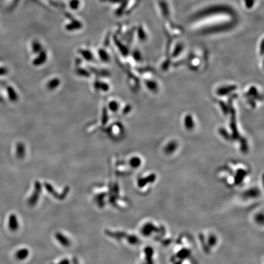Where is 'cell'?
<instances>
[{
  "mask_svg": "<svg viewBox=\"0 0 264 264\" xmlns=\"http://www.w3.org/2000/svg\"><path fill=\"white\" fill-rule=\"evenodd\" d=\"M47 55L45 51H42L39 53V55L33 60V64L34 66H40L47 61Z\"/></svg>",
  "mask_w": 264,
  "mask_h": 264,
  "instance_id": "6da1fadb",
  "label": "cell"
},
{
  "mask_svg": "<svg viewBox=\"0 0 264 264\" xmlns=\"http://www.w3.org/2000/svg\"><path fill=\"white\" fill-rule=\"evenodd\" d=\"M60 84H61L60 79L58 78H53L47 82L46 86L48 90L52 91L56 90L57 88L60 86Z\"/></svg>",
  "mask_w": 264,
  "mask_h": 264,
  "instance_id": "7a4b0ae2",
  "label": "cell"
},
{
  "mask_svg": "<svg viewBox=\"0 0 264 264\" xmlns=\"http://www.w3.org/2000/svg\"><path fill=\"white\" fill-rule=\"evenodd\" d=\"M8 225L9 229L12 231H16L19 228V222L16 215H11L9 218Z\"/></svg>",
  "mask_w": 264,
  "mask_h": 264,
  "instance_id": "3957f363",
  "label": "cell"
},
{
  "mask_svg": "<svg viewBox=\"0 0 264 264\" xmlns=\"http://www.w3.org/2000/svg\"><path fill=\"white\" fill-rule=\"evenodd\" d=\"M94 87H95V89L97 90L98 91H100L103 92H107L110 90L109 85L104 82L97 81L94 84Z\"/></svg>",
  "mask_w": 264,
  "mask_h": 264,
  "instance_id": "277c9868",
  "label": "cell"
},
{
  "mask_svg": "<svg viewBox=\"0 0 264 264\" xmlns=\"http://www.w3.org/2000/svg\"><path fill=\"white\" fill-rule=\"evenodd\" d=\"M17 156L19 158H22L25 155V146L23 143H19L17 145Z\"/></svg>",
  "mask_w": 264,
  "mask_h": 264,
  "instance_id": "5b68a950",
  "label": "cell"
},
{
  "mask_svg": "<svg viewBox=\"0 0 264 264\" xmlns=\"http://www.w3.org/2000/svg\"><path fill=\"white\" fill-rule=\"evenodd\" d=\"M80 53L83 58L87 61H91L94 59V56L92 53L89 50H81L80 51Z\"/></svg>",
  "mask_w": 264,
  "mask_h": 264,
  "instance_id": "8992f818",
  "label": "cell"
},
{
  "mask_svg": "<svg viewBox=\"0 0 264 264\" xmlns=\"http://www.w3.org/2000/svg\"><path fill=\"white\" fill-rule=\"evenodd\" d=\"M99 55L100 59L104 62H108L110 60V57L108 53L104 50H100L99 51Z\"/></svg>",
  "mask_w": 264,
  "mask_h": 264,
  "instance_id": "52a82bcc",
  "label": "cell"
},
{
  "mask_svg": "<svg viewBox=\"0 0 264 264\" xmlns=\"http://www.w3.org/2000/svg\"><path fill=\"white\" fill-rule=\"evenodd\" d=\"M108 108L111 112L116 113L119 109V104L116 100H111L108 104Z\"/></svg>",
  "mask_w": 264,
  "mask_h": 264,
  "instance_id": "ba28073f",
  "label": "cell"
},
{
  "mask_svg": "<svg viewBox=\"0 0 264 264\" xmlns=\"http://www.w3.org/2000/svg\"><path fill=\"white\" fill-rule=\"evenodd\" d=\"M28 255V251L26 249H22L19 250L16 253V257L19 260H23Z\"/></svg>",
  "mask_w": 264,
  "mask_h": 264,
  "instance_id": "9c48e42d",
  "label": "cell"
},
{
  "mask_svg": "<svg viewBox=\"0 0 264 264\" xmlns=\"http://www.w3.org/2000/svg\"><path fill=\"white\" fill-rule=\"evenodd\" d=\"M8 94L10 99L12 101H16L18 99V96L12 87H8Z\"/></svg>",
  "mask_w": 264,
  "mask_h": 264,
  "instance_id": "30bf717a",
  "label": "cell"
},
{
  "mask_svg": "<svg viewBox=\"0 0 264 264\" xmlns=\"http://www.w3.org/2000/svg\"><path fill=\"white\" fill-rule=\"evenodd\" d=\"M32 50L34 53H39L42 51V46L38 42H34L32 45Z\"/></svg>",
  "mask_w": 264,
  "mask_h": 264,
  "instance_id": "8fae6325",
  "label": "cell"
},
{
  "mask_svg": "<svg viewBox=\"0 0 264 264\" xmlns=\"http://www.w3.org/2000/svg\"><path fill=\"white\" fill-rule=\"evenodd\" d=\"M185 124L187 128L191 129L193 127V121L192 117L190 116H187L185 118Z\"/></svg>",
  "mask_w": 264,
  "mask_h": 264,
  "instance_id": "7c38bea8",
  "label": "cell"
},
{
  "mask_svg": "<svg viewBox=\"0 0 264 264\" xmlns=\"http://www.w3.org/2000/svg\"><path fill=\"white\" fill-rule=\"evenodd\" d=\"M130 165L132 166V167H137L140 165L141 161H140V159L139 158L133 157L130 160Z\"/></svg>",
  "mask_w": 264,
  "mask_h": 264,
  "instance_id": "4fadbf2b",
  "label": "cell"
},
{
  "mask_svg": "<svg viewBox=\"0 0 264 264\" xmlns=\"http://www.w3.org/2000/svg\"><path fill=\"white\" fill-rule=\"evenodd\" d=\"M76 73L78 75L83 76V77H88V76H90V74L89 72H88V71H87L86 70H85L84 69H81V68L78 69Z\"/></svg>",
  "mask_w": 264,
  "mask_h": 264,
  "instance_id": "5bb4252c",
  "label": "cell"
},
{
  "mask_svg": "<svg viewBox=\"0 0 264 264\" xmlns=\"http://www.w3.org/2000/svg\"><path fill=\"white\" fill-rule=\"evenodd\" d=\"M103 118H102V124L105 125L107 124V121H108V116L105 111L103 112Z\"/></svg>",
  "mask_w": 264,
  "mask_h": 264,
  "instance_id": "9a60e30c",
  "label": "cell"
},
{
  "mask_svg": "<svg viewBox=\"0 0 264 264\" xmlns=\"http://www.w3.org/2000/svg\"><path fill=\"white\" fill-rule=\"evenodd\" d=\"M175 144L174 143H170V144H169L168 145H167V149H168V151H171H171H172V150H174V149H175Z\"/></svg>",
  "mask_w": 264,
  "mask_h": 264,
  "instance_id": "2e32d148",
  "label": "cell"
}]
</instances>
